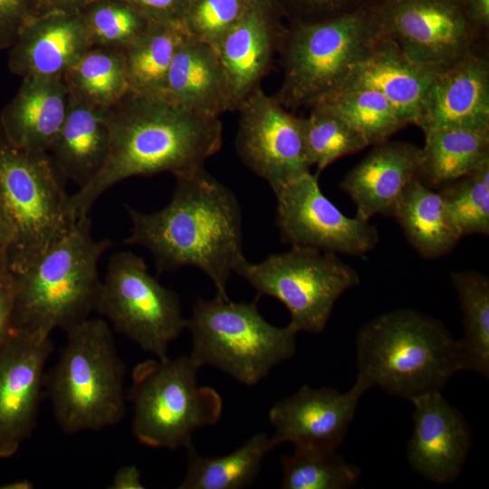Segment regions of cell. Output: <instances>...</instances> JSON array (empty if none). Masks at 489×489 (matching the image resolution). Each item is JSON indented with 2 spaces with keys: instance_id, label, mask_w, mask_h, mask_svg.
Segmentation results:
<instances>
[{
  "instance_id": "6da1fadb",
  "label": "cell",
  "mask_w": 489,
  "mask_h": 489,
  "mask_svg": "<svg viewBox=\"0 0 489 489\" xmlns=\"http://www.w3.org/2000/svg\"><path fill=\"white\" fill-rule=\"evenodd\" d=\"M110 140L101 171L68 197L71 221L86 216L115 184L132 177L168 172L175 177L204 168L221 148L219 117L197 112L162 97L129 91L109 112Z\"/></svg>"
},
{
  "instance_id": "7a4b0ae2",
  "label": "cell",
  "mask_w": 489,
  "mask_h": 489,
  "mask_svg": "<svg viewBox=\"0 0 489 489\" xmlns=\"http://www.w3.org/2000/svg\"><path fill=\"white\" fill-rule=\"evenodd\" d=\"M176 179L162 209L144 213L126 206L132 227L125 243L150 251L158 273L198 268L214 283L216 295L227 296V283L245 258L239 202L205 168Z\"/></svg>"
},
{
  "instance_id": "3957f363",
  "label": "cell",
  "mask_w": 489,
  "mask_h": 489,
  "mask_svg": "<svg viewBox=\"0 0 489 489\" xmlns=\"http://www.w3.org/2000/svg\"><path fill=\"white\" fill-rule=\"evenodd\" d=\"M355 345L356 379L410 401L441 391L464 370L459 341L442 321L412 309L370 320L358 331Z\"/></svg>"
},
{
  "instance_id": "277c9868",
  "label": "cell",
  "mask_w": 489,
  "mask_h": 489,
  "mask_svg": "<svg viewBox=\"0 0 489 489\" xmlns=\"http://www.w3.org/2000/svg\"><path fill=\"white\" fill-rule=\"evenodd\" d=\"M93 237L89 216L67 231L16 275L17 291L10 331L50 337L89 317L101 280L98 264L110 247Z\"/></svg>"
},
{
  "instance_id": "5b68a950",
  "label": "cell",
  "mask_w": 489,
  "mask_h": 489,
  "mask_svg": "<svg viewBox=\"0 0 489 489\" xmlns=\"http://www.w3.org/2000/svg\"><path fill=\"white\" fill-rule=\"evenodd\" d=\"M65 332V345L45 376L57 423L68 434L116 425L126 410L125 365L108 321L88 317Z\"/></svg>"
},
{
  "instance_id": "8992f818",
  "label": "cell",
  "mask_w": 489,
  "mask_h": 489,
  "mask_svg": "<svg viewBox=\"0 0 489 489\" xmlns=\"http://www.w3.org/2000/svg\"><path fill=\"white\" fill-rule=\"evenodd\" d=\"M253 302L228 296L197 299L187 328L191 332V359L201 368L213 366L236 381L254 386L296 352V335L289 324L268 322Z\"/></svg>"
},
{
  "instance_id": "52a82bcc",
  "label": "cell",
  "mask_w": 489,
  "mask_h": 489,
  "mask_svg": "<svg viewBox=\"0 0 489 489\" xmlns=\"http://www.w3.org/2000/svg\"><path fill=\"white\" fill-rule=\"evenodd\" d=\"M200 367L188 356L150 359L136 365L127 398L133 406L132 432L153 448H187L194 433L218 422L223 401L199 386Z\"/></svg>"
},
{
  "instance_id": "ba28073f",
  "label": "cell",
  "mask_w": 489,
  "mask_h": 489,
  "mask_svg": "<svg viewBox=\"0 0 489 489\" xmlns=\"http://www.w3.org/2000/svg\"><path fill=\"white\" fill-rule=\"evenodd\" d=\"M61 177L49 153L19 149L0 130V206L13 229L7 255L14 273L31 264L73 222Z\"/></svg>"
},
{
  "instance_id": "9c48e42d",
  "label": "cell",
  "mask_w": 489,
  "mask_h": 489,
  "mask_svg": "<svg viewBox=\"0 0 489 489\" xmlns=\"http://www.w3.org/2000/svg\"><path fill=\"white\" fill-rule=\"evenodd\" d=\"M377 17L364 12L296 26L284 48V74L274 97L285 108L312 106L348 79L380 36Z\"/></svg>"
},
{
  "instance_id": "30bf717a",
  "label": "cell",
  "mask_w": 489,
  "mask_h": 489,
  "mask_svg": "<svg viewBox=\"0 0 489 489\" xmlns=\"http://www.w3.org/2000/svg\"><path fill=\"white\" fill-rule=\"evenodd\" d=\"M235 273L246 280L259 297L280 301L294 331L314 334L324 330L342 293L360 282L357 271L338 254L305 247H291L256 264L244 258Z\"/></svg>"
},
{
  "instance_id": "8fae6325",
  "label": "cell",
  "mask_w": 489,
  "mask_h": 489,
  "mask_svg": "<svg viewBox=\"0 0 489 489\" xmlns=\"http://www.w3.org/2000/svg\"><path fill=\"white\" fill-rule=\"evenodd\" d=\"M94 310L157 359L168 356L169 345L187 328L178 295L148 271L143 259L119 252L109 262Z\"/></svg>"
},
{
  "instance_id": "7c38bea8",
  "label": "cell",
  "mask_w": 489,
  "mask_h": 489,
  "mask_svg": "<svg viewBox=\"0 0 489 489\" xmlns=\"http://www.w3.org/2000/svg\"><path fill=\"white\" fill-rule=\"evenodd\" d=\"M235 147L237 154L274 195L312 167L302 120L260 88L240 104Z\"/></svg>"
},
{
  "instance_id": "4fadbf2b",
  "label": "cell",
  "mask_w": 489,
  "mask_h": 489,
  "mask_svg": "<svg viewBox=\"0 0 489 489\" xmlns=\"http://www.w3.org/2000/svg\"><path fill=\"white\" fill-rule=\"evenodd\" d=\"M275 197L281 239L291 247L360 255L379 243L378 229L369 221L345 216L323 195L317 175H302Z\"/></svg>"
},
{
  "instance_id": "5bb4252c",
  "label": "cell",
  "mask_w": 489,
  "mask_h": 489,
  "mask_svg": "<svg viewBox=\"0 0 489 489\" xmlns=\"http://www.w3.org/2000/svg\"><path fill=\"white\" fill-rule=\"evenodd\" d=\"M377 20L385 37L425 66L442 71L471 51L472 24L458 0H390Z\"/></svg>"
},
{
  "instance_id": "9a60e30c",
  "label": "cell",
  "mask_w": 489,
  "mask_h": 489,
  "mask_svg": "<svg viewBox=\"0 0 489 489\" xmlns=\"http://www.w3.org/2000/svg\"><path fill=\"white\" fill-rule=\"evenodd\" d=\"M50 337L10 331L0 342V458L32 434L45 387Z\"/></svg>"
},
{
  "instance_id": "2e32d148",
  "label": "cell",
  "mask_w": 489,
  "mask_h": 489,
  "mask_svg": "<svg viewBox=\"0 0 489 489\" xmlns=\"http://www.w3.org/2000/svg\"><path fill=\"white\" fill-rule=\"evenodd\" d=\"M367 389L358 379L346 392L302 386L269 410V420L274 427L270 436L273 448L292 443L295 447L336 450Z\"/></svg>"
},
{
  "instance_id": "e0dca14e",
  "label": "cell",
  "mask_w": 489,
  "mask_h": 489,
  "mask_svg": "<svg viewBox=\"0 0 489 489\" xmlns=\"http://www.w3.org/2000/svg\"><path fill=\"white\" fill-rule=\"evenodd\" d=\"M411 403L413 431L407 446L409 466L431 482H453L470 450L466 421L441 391L422 395Z\"/></svg>"
},
{
  "instance_id": "ac0fdd59",
  "label": "cell",
  "mask_w": 489,
  "mask_h": 489,
  "mask_svg": "<svg viewBox=\"0 0 489 489\" xmlns=\"http://www.w3.org/2000/svg\"><path fill=\"white\" fill-rule=\"evenodd\" d=\"M91 46L80 11L34 14L9 47L8 66L22 78L62 77Z\"/></svg>"
},
{
  "instance_id": "d6986e66",
  "label": "cell",
  "mask_w": 489,
  "mask_h": 489,
  "mask_svg": "<svg viewBox=\"0 0 489 489\" xmlns=\"http://www.w3.org/2000/svg\"><path fill=\"white\" fill-rule=\"evenodd\" d=\"M424 133L446 128L489 129V67L471 51L433 81L416 123Z\"/></svg>"
},
{
  "instance_id": "ffe728a7",
  "label": "cell",
  "mask_w": 489,
  "mask_h": 489,
  "mask_svg": "<svg viewBox=\"0 0 489 489\" xmlns=\"http://www.w3.org/2000/svg\"><path fill=\"white\" fill-rule=\"evenodd\" d=\"M279 34L270 1H253L241 19L214 46L224 70L235 110L268 73Z\"/></svg>"
},
{
  "instance_id": "44dd1931",
  "label": "cell",
  "mask_w": 489,
  "mask_h": 489,
  "mask_svg": "<svg viewBox=\"0 0 489 489\" xmlns=\"http://www.w3.org/2000/svg\"><path fill=\"white\" fill-rule=\"evenodd\" d=\"M374 146L340 183L356 206V216L368 221L378 214H391L418 174L420 149L415 145L386 140Z\"/></svg>"
},
{
  "instance_id": "7402d4cb",
  "label": "cell",
  "mask_w": 489,
  "mask_h": 489,
  "mask_svg": "<svg viewBox=\"0 0 489 489\" xmlns=\"http://www.w3.org/2000/svg\"><path fill=\"white\" fill-rule=\"evenodd\" d=\"M69 91L62 77L28 76L0 116L1 132L14 147L49 153L64 121Z\"/></svg>"
},
{
  "instance_id": "603a6c76",
  "label": "cell",
  "mask_w": 489,
  "mask_h": 489,
  "mask_svg": "<svg viewBox=\"0 0 489 489\" xmlns=\"http://www.w3.org/2000/svg\"><path fill=\"white\" fill-rule=\"evenodd\" d=\"M440 72L411 61L381 34L344 83L378 91L393 105L406 125L416 124L427 93Z\"/></svg>"
},
{
  "instance_id": "cb8c5ba5",
  "label": "cell",
  "mask_w": 489,
  "mask_h": 489,
  "mask_svg": "<svg viewBox=\"0 0 489 489\" xmlns=\"http://www.w3.org/2000/svg\"><path fill=\"white\" fill-rule=\"evenodd\" d=\"M110 110L69 94L64 121L49 151L63 177L82 188L101 171L108 156Z\"/></svg>"
},
{
  "instance_id": "d4e9b609",
  "label": "cell",
  "mask_w": 489,
  "mask_h": 489,
  "mask_svg": "<svg viewBox=\"0 0 489 489\" xmlns=\"http://www.w3.org/2000/svg\"><path fill=\"white\" fill-rule=\"evenodd\" d=\"M163 98L211 116L219 117L225 111L235 110L214 47L186 34L172 61Z\"/></svg>"
},
{
  "instance_id": "484cf974",
  "label": "cell",
  "mask_w": 489,
  "mask_h": 489,
  "mask_svg": "<svg viewBox=\"0 0 489 489\" xmlns=\"http://www.w3.org/2000/svg\"><path fill=\"white\" fill-rule=\"evenodd\" d=\"M391 215L411 246L426 259L444 256L462 238L439 191L418 177L408 185Z\"/></svg>"
},
{
  "instance_id": "4316f807",
  "label": "cell",
  "mask_w": 489,
  "mask_h": 489,
  "mask_svg": "<svg viewBox=\"0 0 489 489\" xmlns=\"http://www.w3.org/2000/svg\"><path fill=\"white\" fill-rule=\"evenodd\" d=\"M489 159V129L446 128L425 133L417 177L435 189L474 171Z\"/></svg>"
},
{
  "instance_id": "83f0119b",
  "label": "cell",
  "mask_w": 489,
  "mask_h": 489,
  "mask_svg": "<svg viewBox=\"0 0 489 489\" xmlns=\"http://www.w3.org/2000/svg\"><path fill=\"white\" fill-rule=\"evenodd\" d=\"M184 36L179 24L149 23L122 52L130 92L163 98L172 61Z\"/></svg>"
},
{
  "instance_id": "f1b7e54d",
  "label": "cell",
  "mask_w": 489,
  "mask_h": 489,
  "mask_svg": "<svg viewBox=\"0 0 489 489\" xmlns=\"http://www.w3.org/2000/svg\"><path fill=\"white\" fill-rule=\"evenodd\" d=\"M273 449L270 436L263 433L253 436L240 447L220 456L201 455L191 444L187 447V473L177 488H244L254 481L264 455Z\"/></svg>"
},
{
  "instance_id": "f546056e",
  "label": "cell",
  "mask_w": 489,
  "mask_h": 489,
  "mask_svg": "<svg viewBox=\"0 0 489 489\" xmlns=\"http://www.w3.org/2000/svg\"><path fill=\"white\" fill-rule=\"evenodd\" d=\"M69 94L110 110L129 91L121 51L91 46L63 74Z\"/></svg>"
},
{
  "instance_id": "4dcf8cb0",
  "label": "cell",
  "mask_w": 489,
  "mask_h": 489,
  "mask_svg": "<svg viewBox=\"0 0 489 489\" xmlns=\"http://www.w3.org/2000/svg\"><path fill=\"white\" fill-rule=\"evenodd\" d=\"M463 313L459 340L464 370L489 377V279L474 271L450 274Z\"/></svg>"
},
{
  "instance_id": "1f68e13d",
  "label": "cell",
  "mask_w": 489,
  "mask_h": 489,
  "mask_svg": "<svg viewBox=\"0 0 489 489\" xmlns=\"http://www.w3.org/2000/svg\"><path fill=\"white\" fill-rule=\"evenodd\" d=\"M319 102L346 120L368 145L386 141L406 126L393 105L380 92L367 86L344 83Z\"/></svg>"
},
{
  "instance_id": "d6a6232c",
  "label": "cell",
  "mask_w": 489,
  "mask_h": 489,
  "mask_svg": "<svg viewBox=\"0 0 489 489\" xmlns=\"http://www.w3.org/2000/svg\"><path fill=\"white\" fill-rule=\"evenodd\" d=\"M284 489H347L354 486L360 469L335 450L295 447L282 457Z\"/></svg>"
},
{
  "instance_id": "836d02e7",
  "label": "cell",
  "mask_w": 489,
  "mask_h": 489,
  "mask_svg": "<svg viewBox=\"0 0 489 489\" xmlns=\"http://www.w3.org/2000/svg\"><path fill=\"white\" fill-rule=\"evenodd\" d=\"M311 108L310 114L302 120L312 167L316 166L321 171L337 159L369 146L358 130L326 104L318 102Z\"/></svg>"
},
{
  "instance_id": "e575fe53",
  "label": "cell",
  "mask_w": 489,
  "mask_h": 489,
  "mask_svg": "<svg viewBox=\"0 0 489 489\" xmlns=\"http://www.w3.org/2000/svg\"><path fill=\"white\" fill-rule=\"evenodd\" d=\"M79 11L92 46L121 52L136 41L151 22L122 0H91Z\"/></svg>"
},
{
  "instance_id": "d590c367",
  "label": "cell",
  "mask_w": 489,
  "mask_h": 489,
  "mask_svg": "<svg viewBox=\"0 0 489 489\" xmlns=\"http://www.w3.org/2000/svg\"><path fill=\"white\" fill-rule=\"evenodd\" d=\"M439 193L462 237L489 235V159Z\"/></svg>"
},
{
  "instance_id": "8d00e7d4",
  "label": "cell",
  "mask_w": 489,
  "mask_h": 489,
  "mask_svg": "<svg viewBox=\"0 0 489 489\" xmlns=\"http://www.w3.org/2000/svg\"><path fill=\"white\" fill-rule=\"evenodd\" d=\"M252 0H189L180 26L185 34L214 47L241 19Z\"/></svg>"
},
{
  "instance_id": "74e56055",
  "label": "cell",
  "mask_w": 489,
  "mask_h": 489,
  "mask_svg": "<svg viewBox=\"0 0 489 489\" xmlns=\"http://www.w3.org/2000/svg\"><path fill=\"white\" fill-rule=\"evenodd\" d=\"M32 10L33 0H0V50L14 43Z\"/></svg>"
},
{
  "instance_id": "f35d334b",
  "label": "cell",
  "mask_w": 489,
  "mask_h": 489,
  "mask_svg": "<svg viewBox=\"0 0 489 489\" xmlns=\"http://www.w3.org/2000/svg\"><path fill=\"white\" fill-rule=\"evenodd\" d=\"M17 291L8 255L0 256V342L10 331Z\"/></svg>"
},
{
  "instance_id": "ab89813d",
  "label": "cell",
  "mask_w": 489,
  "mask_h": 489,
  "mask_svg": "<svg viewBox=\"0 0 489 489\" xmlns=\"http://www.w3.org/2000/svg\"><path fill=\"white\" fill-rule=\"evenodd\" d=\"M151 21L179 24L189 0H122Z\"/></svg>"
},
{
  "instance_id": "60d3db41",
  "label": "cell",
  "mask_w": 489,
  "mask_h": 489,
  "mask_svg": "<svg viewBox=\"0 0 489 489\" xmlns=\"http://www.w3.org/2000/svg\"><path fill=\"white\" fill-rule=\"evenodd\" d=\"M112 489H142L145 488L140 472L135 465L120 467L113 476Z\"/></svg>"
},
{
  "instance_id": "b9f144b4",
  "label": "cell",
  "mask_w": 489,
  "mask_h": 489,
  "mask_svg": "<svg viewBox=\"0 0 489 489\" xmlns=\"http://www.w3.org/2000/svg\"><path fill=\"white\" fill-rule=\"evenodd\" d=\"M91 0H33L32 14L50 11H79Z\"/></svg>"
},
{
  "instance_id": "7bdbcfd3",
  "label": "cell",
  "mask_w": 489,
  "mask_h": 489,
  "mask_svg": "<svg viewBox=\"0 0 489 489\" xmlns=\"http://www.w3.org/2000/svg\"><path fill=\"white\" fill-rule=\"evenodd\" d=\"M465 14L472 24L487 27L489 24V0H465Z\"/></svg>"
},
{
  "instance_id": "ee69618b",
  "label": "cell",
  "mask_w": 489,
  "mask_h": 489,
  "mask_svg": "<svg viewBox=\"0 0 489 489\" xmlns=\"http://www.w3.org/2000/svg\"><path fill=\"white\" fill-rule=\"evenodd\" d=\"M13 239L14 234L11 224L0 206V256L8 254Z\"/></svg>"
},
{
  "instance_id": "f6af8a7d",
  "label": "cell",
  "mask_w": 489,
  "mask_h": 489,
  "mask_svg": "<svg viewBox=\"0 0 489 489\" xmlns=\"http://www.w3.org/2000/svg\"><path fill=\"white\" fill-rule=\"evenodd\" d=\"M33 487V483L26 478L16 479L0 486L3 489H30Z\"/></svg>"
},
{
  "instance_id": "bcb514c9",
  "label": "cell",
  "mask_w": 489,
  "mask_h": 489,
  "mask_svg": "<svg viewBox=\"0 0 489 489\" xmlns=\"http://www.w3.org/2000/svg\"><path fill=\"white\" fill-rule=\"evenodd\" d=\"M302 1H306L312 4L326 5V4L333 3L338 0H302Z\"/></svg>"
},
{
  "instance_id": "7dc6e473",
  "label": "cell",
  "mask_w": 489,
  "mask_h": 489,
  "mask_svg": "<svg viewBox=\"0 0 489 489\" xmlns=\"http://www.w3.org/2000/svg\"><path fill=\"white\" fill-rule=\"evenodd\" d=\"M252 1H257V0H252Z\"/></svg>"
}]
</instances>
